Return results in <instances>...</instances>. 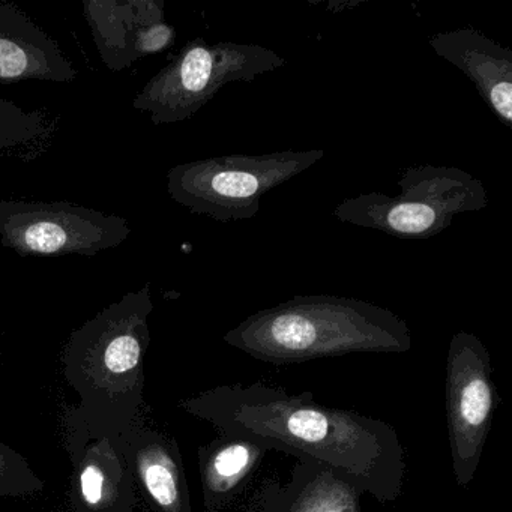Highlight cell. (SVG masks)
Listing matches in <instances>:
<instances>
[{
    "instance_id": "1",
    "label": "cell",
    "mask_w": 512,
    "mask_h": 512,
    "mask_svg": "<svg viewBox=\"0 0 512 512\" xmlns=\"http://www.w3.org/2000/svg\"><path fill=\"white\" fill-rule=\"evenodd\" d=\"M181 407L220 436L323 464L379 502L403 494L406 449L395 428L355 410L325 406L311 391L289 394L263 382L235 383L188 398Z\"/></svg>"
},
{
    "instance_id": "2",
    "label": "cell",
    "mask_w": 512,
    "mask_h": 512,
    "mask_svg": "<svg viewBox=\"0 0 512 512\" xmlns=\"http://www.w3.org/2000/svg\"><path fill=\"white\" fill-rule=\"evenodd\" d=\"M257 361L301 364L350 353H406L409 326L391 310L332 295H299L257 311L224 335Z\"/></svg>"
},
{
    "instance_id": "3",
    "label": "cell",
    "mask_w": 512,
    "mask_h": 512,
    "mask_svg": "<svg viewBox=\"0 0 512 512\" xmlns=\"http://www.w3.org/2000/svg\"><path fill=\"white\" fill-rule=\"evenodd\" d=\"M152 311L148 283L71 334L62 355L64 376L79 394L77 410L92 430L124 436L142 421Z\"/></svg>"
},
{
    "instance_id": "4",
    "label": "cell",
    "mask_w": 512,
    "mask_h": 512,
    "mask_svg": "<svg viewBox=\"0 0 512 512\" xmlns=\"http://www.w3.org/2000/svg\"><path fill=\"white\" fill-rule=\"evenodd\" d=\"M397 185V196L364 193L343 200L334 217L394 238L422 241L445 232L458 215L488 205L484 184L457 167H407Z\"/></svg>"
},
{
    "instance_id": "5",
    "label": "cell",
    "mask_w": 512,
    "mask_h": 512,
    "mask_svg": "<svg viewBox=\"0 0 512 512\" xmlns=\"http://www.w3.org/2000/svg\"><path fill=\"white\" fill-rule=\"evenodd\" d=\"M325 157L322 149L265 155H224L179 164L167 173V191L178 205L212 220H251L274 188L292 181Z\"/></svg>"
},
{
    "instance_id": "6",
    "label": "cell",
    "mask_w": 512,
    "mask_h": 512,
    "mask_svg": "<svg viewBox=\"0 0 512 512\" xmlns=\"http://www.w3.org/2000/svg\"><path fill=\"white\" fill-rule=\"evenodd\" d=\"M284 65L286 59L268 47L196 38L143 86L133 107L149 113L154 125L178 124L193 118L224 86L254 82Z\"/></svg>"
},
{
    "instance_id": "7",
    "label": "cell",
    "mask_w": 512,
    "mask_h": 512,
    "mask_svg": "<svg viewBox=\"0 0 512 512\" xmlns=\"http://www.w3.org/2000/svg\"><path fill=\"white\" fill-rule=\"evenodd\" d=\"M130 235L125 218L86 206L0 200V242L23 257L95 256Z\"/></svg>"
},
{
    "instance_id": "8",
    "label": "cell",
    "mask_w": 512,
    "mask_h": 512,
    "mask_svg": "<svg viewBox=\"0 0 512 512\" xmlns=\"http://www.w3.org/2000/svg\"><path fill=\"white\" fill-rule=\"evenodd\" d=\"M445 391L452 475L458 487L467 488L481 463L500 404L490 353L470 332L460 331L451 338Z\"/></svg>"
},
{
    "instance_id": "9",
    "label": "cell",
    "mask_w": 512,
    "mask_h": 512,
    "mask_svg": "<svg viewBox=\"0 0 512 512\" xmlns=\"http://www.w3.org/2000/svg\"><path fill=\"white\" fill-rule=\"evenodd\" d=\"M65 445L73 461V512H134L136 478L122 436L92 430L77 407L65 415Z\"/></svg>"
},
{
    "instance_id": "10",
    "label": "cell",
    "mask_w": 512,
    "mask_h": 512,
    "mask_svg": "<svg viewBox=\"0 0 512 512\" xmlns=\"http://www.w3.org/2000/svg\"><path fill=\"white\" fill-rule=\"evenodd\" d=\"M83 14L101 61L113 73L170 49L176 40L163 0H83Z\"/></svg>"
},
{
    "instance_id": "11",
    "label": "cell",
    "mask_w": 512,
    "mask_h": 512,
    "mask_svg": "<svg viewBox=\"0 0 512 512\" xmlns=\"http://www.w3.org/2000/svg\"><path fill=\"white\" fill-rule=\"evenodd\" d=\"M439 58L457 67L512 131V52L475 29L440 32L428 40Z\"/></svg>"
},
{
    "instance_id": "12",
    "label": "cell",
    "mask_w": 512,
    "mask_h": 512,
    "mask_svg": "<svg viewBox=\"0 0 512 512\" xmlns=\"http://www.w3.org/2000/svg\"><path fill=\"white\" fill-rule=\"evenodd\" d=\"M76 79L77 70L59 44L17 5L0 2V83Z\"/></svg>"
},
{
    "instance_id": "13",
    "label": "cell",
    "mask_w": 512,
    "mask_h": 512,
    "mask_svg": "<svg viewBox=\"0 0 512 512\" xmlns=\"http://www.w3.org/2000/svg\"><path fill=\"white\" fill-rule=\"evenodd\" d=\"M364 491L323 464L298 460L287 481L265 479L251 512H362Z\"/></svg>"
},
{
    "instance_id": "14",
    "label": "cell",
    "mask_w": 512,
    "mask_h": 512,
    "mask_svg": "<svg viewBox=\"0 0 512 512\" xmlns=\"http://www.w3.org/2000/svg\"><path fill=\"white\" fill-rule=\"evenodd\" d=\"M124 452L149 502L157 512H193L190 488L178 442L137 422L122 436Z\"/></svg>"
},
{
    "instance_id": "15",
    "label": "cell",
    "mask_w": 512,
    "mask_h": 512,
    "mask_svg": "<svg viewBox=\"0 0 512 512\" xmlns=\"http://www.w3.org/2000/svg\"><path fill=\"white\" fill-rule=\"evenodd\" d=\"M268 449L251 440L220 436L199 449L200 481L206 512H221L239 496Z\"/></svg>"
},
{
    "instance_id": "16",
    "label": "cell",
    "mask_w": 512,
    "mask_h": 512,
    "mask_svg": "<svg viewBox=\"0 0 512 512\" xmlns=\"http://www.w3.org/2000/svg\"><path fill=\"white\" fill-rule=\"evenodd\" d=\"M49 133V118L44 110L26 112L0 98V151L23 152L38 148Z\"/></svg>"
},
{
    "instance_id": "17",
    "label": "cell",
    "mask_w": 512,
    "mask_h": 512,
    "mask_svg": "<svg viewBox=\"0 0 512 512\" xmlns=\"http://www.w3.org/2000/svg\"><path fill=\"white\" fill-rule=\"evenodd\" d=\"M44 484L29 467L28 461L0 442V496H34Z\"/></svg>"
}]
</instances>
